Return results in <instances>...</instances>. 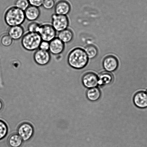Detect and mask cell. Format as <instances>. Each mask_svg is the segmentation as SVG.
Returning <instances> with one entry per match:
<instances>
[{
    "mask_svg": "<svg viewBox=\"0 0 147 147\" xmlns=\"http://www.w3.org/2000/svg\"><path fill=\"white\" fill-rule=\"evenodd\" d=\"M8 129L7 124L0 120V140L5 138L8 134Z\"/></svg>",
    "mask_w": 147,
    "mask_h": 147,
    "instance_id": "603a6c76",
    "label": "cell"
},
{
    "mask_svg": "<svg viewBox=\"0 0 147 147\" xmlns=\"http://www.w3.org/2000/svg\"><path fill=\"white\" fill-rule=\"evenodd\" d=\"M85 51L88 58L90 59L94 58L98 54V50L96 47L92 45L87 46L85 49Z\"/></svg>",
    "mask_w": 147,
    "mask_h": 147,
    "instance_id": "d6986e66",
    "label": "cell"
},
{
    "mask_svg": "<svg viewBox=\"0 0 147 147\" xmlns=\"http://www.w3.org/2000/svg\"><path fill=\"white\" fill-rule=\"evenodd\" d=\"M67 61L70 67L79 70L83 68L87 65L88 58L84 50L80 48H76L69 53Z\"/></svg>",
    "mask_w": 147,
    "mask_h": 147,
    "instance_id": "6da1fadb",
    "label": "cell"
},
{
    "mask_svg": "<svg viewBox=\"0 0 147 147\" xmlns=\"http://www.w3.org/2000/svg\"><path fill=\"white\" fill-rule=\"evenodd\" d=\"M3 106V102L2 101L0 100V111L2 109Z\"/></svg>",
    "mask_w": 147,
    "mask_h": 147,
    "instance_id": "4316f807",
    "label": "cell"
},
{
    "mask_svg": "<svg viewBox=\"0 0 147 147\" xmlns=\"http://www.w3.org/2000/svg\"><path fill=\"white\" fill-rule=\"evenodd\" d=\"M71 6L67 0H59L56 3L54 7L55 14L67 16L71 11Z\"/></svg>",
    "mask_w": 147,
    "mask_h": 147,
    "instance_id": "30bf717a",
    "label": "cell"
},
{
    "mask_svg": "<svg viewBox=\"0 0 147 147\" xmlns=\"http://www.w3.org/2000/svg\"><path fill=\"white\" fill-rule=\"evenodd\" d=\"M118 66L119 62L117 59L114 56H107L103 60V67L107 71L111 72L115 71L117 68Z\"/></svg>",
    "mask_w": 147,
    "mask_h": 147,
    "instance_id": "8fae6325",
    "label": "cell"
},
{
    "mask_svg": "<svg viewBox=\"0 0 147 147\" xmlns=\"http://www.w3.org/2000/svg\"><path fill=\"white\" fill-rule=\"evenodd\" d=\"M41 24L37 21L31 22L27 26L28 32L38 33Z\"/></svg>",
    "mask_w": 147,
    "mask_h": 147,
    "instance_id": "7402d4cb",
    "label": "cell"
},
{
    "mask_svg": "<svg viewBox=\"0 0 147 147\" xmlns=\"http://www.w3.org/2000/svg\"><path fill=\"white\" fill-rule=\"evenodd\" d=\"M55 4V0H44L42 6L45 9L50 10L54 8Z\"/></svg>",
    "mask_w": 147,
    "mask_h": 147,
    "instance_id": "cb8c5ba5",
    "label": "cell"
},
{
    "mask_svg": "<svg viewBox=\"0 0 147 147\" xmlns=\"http://www.w3.org/2000/svg\"><path fill=\"white\" fill-rule=\"evenodd\" d=\"M38 33L42 40L50 42L56 38L57 32L51 24L45 23L41 24Z\"/></svg>",
    "mask_w": 147,
    "mask_h": 147,
    "instance_id": "5b68a950",
    "label": "cell"
},
{
    "mask_svg": "<svg viewBox=\"0 0 147 147\" xmlns=\"http://www.w3.org/2000/svg\"><path fill=\"white\" fill-rule=\"evenodd\" d=\"M65 48V44L57 37L50 42L49 51L54 55L61 54L64 52Z\"/></svg>",
    "mask_w": 147,
    "mask_h": 147,
    "instance_id": "ba28073f",
    "label": "cell"
},
{
    "mask_svg": "<svg viewBox=\"0 0 147 147\" xmlns=\"http://www.w3.org/2000/svg\"><path fill=\"white\" fill-rule=\"evenodd\" d=\"M82 81L85 87L92 88L96 87L98 85V77L94 73L88 72L83 76Z\"/></svg>",
    "mask_w": 147,
    "mask_h": 147,
    "instance_id": "9c48e42d",
    "label": "cell"
},
{
    "mask_svg": "<svg viewBox=\"0 0 147 147\" xmlns=\"http://www.w3.org/2000/svg\"><path fill=\"white\" fill-rule=\"evenodd\" d=\"M26 19L24 11L14 6L8 8L4 15L6 24L10 27L21 26Z\"/></svg>",
    "mask_w": 147,
    "mask_h": 147,
    "instance_id": "7a4b0ae2",
    "label": "cell"
},
{
    "mask_svg": "<svg viewBox=\"0 0 147 147\" xmlns=\"http://www.w3.org/2000/svg\"><path fill=\"white\" fill-rule=\"evenodd\" d=\"M50 48V42L42 40L40 43L39 49L45 51H49Z\"/></svg>",
    "mask_w": 147,
    "mask_h": 147,
    "instance_id": "d4e9b609",
    "label": "cell"
},
{
    "mask_svg": "<svg viewBox=\"0 0 147 147\" xmlns=\"http://www.w3.org/2000/svg\"><path fill=\"white\" fill-rule=\"evenodd\" d=\"M24 31V27L21 25L14 26L9 27L8 34L13 40H17L22 38Z\"/></svg>",
    "mask_w": 147,
    "mask_h": 147,
    "instance_id": "5bb4252c",
    "label": "cell"
},
{
    "mask_svg": "<svg viewBox=\"0 0 147 147\" xmlns=\"http://www.w3.org/2000/svg\"><path fill=\"white\" fill-rule=\"evenodd\" d=\"M74 34L71 30L67 28L58 33L57 37L65 44L70 42L73 40Z\"/></svg>",
    "mask_w": 147,
    "mask_h": 147,
    "instance_id": "2e32d148",
    "label": "cell"
},
{
    "mask_svg": "<svg viewBox=\"0 0 147 147\" xmlns=\"http://www.w3.org/2000/svg\"><path fill=\"white\" fill-rule=\"evenodd\" d=\"M13 40L8 34L2 35L0 37V43L3 46L8 47L12 45Z\"/></svg>",
    "mask_w": 147,
    "mask_h": 147,
    "instance_id": "ffe728a7",
    "label": "cell"
},
{
    "mask_svg": "<svg viewBox=\"0 0 147 147\" xmlns=\"http://www.w3.org/2000/svg\"><path fill=\"white\" fill-rule=\"evenodd\" d=\"M30 5L28 0H16L14 2V6L24 11Z\"/></svg>",
    "mask_w": 147,
    "mask_h": 147,
    "instance_id": "44dd1931",
    "label": "cell"
},
{
    "mask_svg": "<svg viewBox=\"0 0 147 147\" xmlns=\"http://www.w3.org/2000/svg\"><path fill=\"white\" fill-rule=\"evenodd\" d=\"M17 132L23 141L27 142L32 138L34 135V129L31 124L24 122L18 126Z\"/></svg>",
    "mask_w": 147,
    "mask_h": 147,
    "instance_id": "8992f818",
    "label": "cell"
},
{
    "mask_svg": "<svg viewBox=\"0 0 147 147\" xmlns=\"http://www.w3.org/2000/svg\"><path fill=\"white\" fill-rule=\"evenodd\" d=\"M26 19L31 22L36 21L39 18L41 11L38 7L30 5L24 11Z\"/></svg>",
    "mask_w": 147,
    "mask_h": 147,
    "instance_id": "7c38bea8",
    "label": "cell"
},
{
    "mask_svg": "<svg viewBox=\"0 0 147 147\" xmlns=\"http://www.w3.org/2000/svg\"><path fill=\"white\" fill-rule=\"evenodd\" d=\"M51 53L49 51L38 49L36 50L34 54V60L35 62L38 65L45 66L50 62L51 60Z\"/></svg>",
    "mask_w": 147,
    "mask_h": 147,
    "instance_id": "52a82bcc",
    "label": "cell"
},
{
    "mask_svg": "<svg viewBox=\"0 0 147 147\" xmlns=\"http://www.w3.org/2000/svg\"><path fill=\"white\" fill-rule=\"evenodd\" d=\"M134 102L135 106L140 108L147 107V94L146 92H138L134 97Z\"/></svg>",
    "mask_w": 147,
    "mask_h": 147,
    "instance_id": "4fadbf2b",
    "label": "cell"
},
{
    "mask_svg": "<svg viewBox=\"0 0 147 147\" xmlns=\"http://www.w3.org/2000/svg\"><path fill=\"white\" fill-rule=\"evenodd\" d=\"M98 84L103 86L111 83L113 80V75L110 72H103L99 75Z\"/></svg>",
    "mask_w": 147,
    "mask_h": 147,
    "instance_id": "9a60e30c",
    "label": "cell"
},
{
    "mask_svg": "<svg viewBox=\"0 0 147 147\" xmlns=\"http://www.w3.org/2000/svg\"><path fill=\"white\" fill-rule=\"evenodd\" d=\"M24 141L18 133H13L10 135L7 142L11 147H20L22 145Z\"/></svg>",
    "mask_w": 147,
    "mask_h": 147,
    "instance_id": "e0dca14e",
    "label": "cell"
},
{
    "mask_svg": "<svg viewBox=\"0 0 147 147\" xmlns=\"http://www.w3.org/2000/svg\"><path fill=\"white\" fill-rule=\"evenodd\" d=\"M146 93H147V90H146Z\"/></svg>",
    "mask_w": 147,
    "mask_h": 147,
    "instance_id": "83f0119b",
    "label": "cell"
},
{
    "mask_svg": "<svg viewBox=\"0 0 147 147\" xmlns=\"http://www.w3.org/2000/svg\"><path fill=\"white\" fill-rule=\"evenodd\" d=\"M86 97L91 101L95 102L99 100L101 96V92L98 87L89 89L86 93Z\"/></svg>",
    "mask_w": 147,
    "mask_h": 147,
    "instance_id": "ac0fdd59",
    "label": "cell"
},
{
    "mask_svg": "<svg viewBox=\"0 0 147 147\" xmlns=\"http://www.w3.org/2000/svg\"><path fill=\"white\" fill-rule=\"evenodd\" d=\"M69 22L67 16L55 14L51 16V25L57 32H60L68 28Z\"/></svg>",
    "mask_w": 147,
    "mask_h": 147,
    "instance_id": "277c9868",
    "label": "cell"
},
{
    "mask_svg": "<svg viewBox=\"0 0 147 147\" xmlns=\"http://www.w3.org/2000/svg\"><path fill=\"white\" fill-rule=\"evenodd\" d=\"M30 5L39 8L42 6L44 0H28Z\"/></svg>",
    "mask_w": 147,
    "mask_h": 147,
    "instance_id": "484cf974",
    "label": "cell"
},
{
    "mask_svg": "<svg viewBox=\"0 0 147 147\" xmlns=\"http://www.w3.org/2000/svg\"><path fill=\"white\" fill-rule=\"evenodd\" d=\"M42 41V40L38 33L28 32L23 36L21 43L24 49L28 51H34L38 49Z\"/></svg>",
    "mask_w": 147,
    "mask_h": 147,
    "instance_id": "3957f363",
    "label": "cell"
}]
</instances>
